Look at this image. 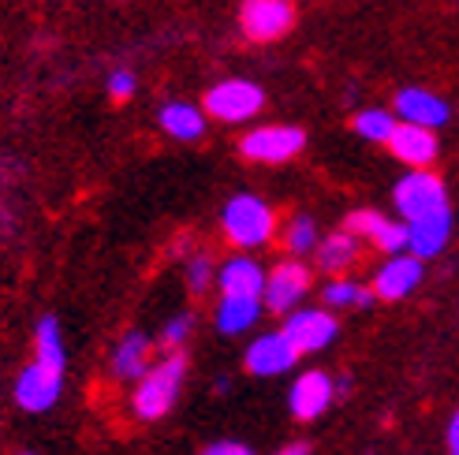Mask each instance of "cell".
Here are the masks:
<instances>
[{
  "label": "cell",
  "instance_id": "7",
  "mask_svg": "<svg viewBox=\"0 0 459 455\" xmlns=\"http://www.w3.org/2000/svg\"><path fill=\"white\" fill-rule=\"evenodd\" d=\"M310 269L299 258H288L277 269H265V291H262V306L273 313H291L299 310V303L310 295Z\"/></svg>",
  "mask_w": 459,
  "mask_h": 455
},
{
  "label": "cell",
  "instance_id": "19",
  "mask_svg": "<svg viewBox=\"0 0 459 455\" xmlns=\"http://www.w3.org/2000/svg\"><path fill=\"white\" fill-rule=\"evenodd\" d=\"M157 124L176 142H198L202 134H205V127H210V116H205L198 105L165 101V105H160V112H157Z\"/></svg>",
  "mask_w": 459,
  "mask_h": 455
},
{
  "label": "cell",
  "instance_id": "27",
  "mask_svg": "<svg viewBox=\"0 0 459 455\" xmlns=\"http://www.w3.org/2000/svg\"><path fill=\"white\" fill-rule=\"evenodd\" d=\"M191 329H195V317L191 313H176L172 322L165 325V332H160V348H165V351H183Z\"/></svg>",
  "mask_w": 459,
  "mask_h": 455
},
{
  "label": "cell",
  "instance_id": "6",
  "mask_svg": "<svg viewBox=\"0 0 459 455\" xmlns=\"http://www.w3.org/2000/svg\"><path fill=\"white\" fill-rule=\"evenodd\" d=\"M307 131L295 124H273V127H255L239 139V153L255 165H284L295 153H303Z\"/></svg>",
  "mask_w": 459,
  "mask_h": 455
},
{
  "label": "cell",
  "instance_id": "31",
  "mask_svg": "<svg viewBox=\"0 0 459 455\" xmlns=\"http://www.w3.org/2000/svg\"><path fill=\"white\" fill-rule=\"evenodd\" d=\"M277 455H310V444L307 441H291L284 451H277Z\"/></svg>",
  "mask_w": 459,
  "mask_h": 455
},
{
  "label": "cell",
  "instance_id": "24",
  "mask_svg": "<svg viewBox=\"0 0 459 455\" xmlns=\"http://www.w3.org/2000/svg\"><path fill=\"white\" fill-rule=\"evenodd\" d=\"M317 224L299 213V217H291L288 228H284V246H288V254L291 258H303V254H314V246H317Z\"/></svg>",
  "mask_w": 459,
  "mask_h": 455
},
{
  "label": "cell",
  "instance_id": "1",
  "mask_svg": "<svg viewBox=\"0 0 459 455\" xmlns=\"http://www.w3.org/2000/svg\"><path fill=\"white\" fill-rule=\"evenodd\" d=\"M183 377H187V355L183 351H169L160 362H150V370L131 392V411L143 422H160L176 407Z\"/></svg>",
  "mask_w": 459,
  "mask_h": 455
},
{
  "label": "cell",
  "instance_id": "32",
  "mask_svg": "<svg viewBox=\"0 0 459 455\" xmlns=\"http://www.w3.org/2000/svg\"><path fill=\"white\" fill-rule=\"evenodd\" d=\"M22 455H30V451H22Z\"/></svg>",
  "mask_w": 459,
  "mask_h": 455
},
{
  "label": "cell",
  "instance_id": "30",
  "mask_svg": "<svg viewBox=\"0 0 459 455\" xmlns=\"http://www.w3.org/2000/svg\"><path fill=\"white\" fill-rule=\"evenodd\" d=\"M445 441H448V455H459V411L448 418V434H445Z\"/></svg>",
  "mask_w": 459,
  "mask_h": 455
},
{
  "label": "cell",
  "instance_id": "18",
  "mask_svg": "<svg viewBox=\"0 0 459 455\" xmlns=\"http://www.w3.org/2000/svg\"><path fill=\"white\" fill-rule=\"evenodd\" d=\"M448 236H452V210L422 217V220H411L407 224V254H415L422 262L437 258L448 246Z\"/></svg>",
  "mask_w": 459,
  "mask_h": 455
},
{
  "label": "cell",
  "instance_id": "26",
  "mask_svg": "<svg viewBox=\"0 0 459 455\" xmlns=\"http://www.w3.org/2000/svg\"><path fill=\"white\" fill-rule=\"evenodd\" d=\"M213 277H217V269H213L210 254H195L187 262V288H191V295H205V291H210V284H213Z\"/></svg>",
  "mask_w": 459,
  "mask_h": 455
},
{
  "label": "cell",
  "instance_id": "3",
  "mask_svg": "<svg viewBox=\"0 0 459 455\" xmlns=\"http://www.w3.org/2000/svg\"><path fill=\"white\" fill-rule=\"evenodd\" d=\"M393 206L400 213L403 224L411 220H422L433 213H448L452 202L445 191V179L429 168H407V176L393 187Z\"/></svg>",
  "mask_w": 459,
  "mask_h": 455
},
{
  "label": "cell",
  "instance_id": "12",
  "mask_svg": "<svg viewBox=\"0 0 459 455\" xmlns=\"http://www.w3.org/2000/svg\"><path fill=\"white\" fill-rule=\"evenodd\" d=\"M336 399V384L329 373H321V370H307L291 381V389H288V407H291V415L299 418V422H314L321 418L333 407Z\"/></svg>",
  "mask_w": 459,
  "mask_h": 455
},
{
  "label": "cell",
  "instance_id": "16",
  "mask_svg": "<svg viewBox=\"0 0 459 455\" xmlns=\"http://www.w3.org/2000/svg\"><path fill=\"white\" fill-rule=\"evenodd\" d=\"M396 116H400L403 124H419V127L437 131L441 124H448L452 108H448L437 94H429V90L407 86V90H400V94H396Z\"/></svg>",
  "mask_w": 459,
  "mask_h": 455
},
{
  "label": "cell",
  "instance_id": "5",
  "mask_svg": "<svg viewBox=\"0 0 459 455\" xmlns=\"http://www.w3.org/2000/svg\"><path fill=\"white\" fill-rule=\"evenodd\" d=\"M295 19H299L295 0H243L239 4V30L255 45L281 41L284 34H291Z\"/></svg>",
  "mask_w": 459,
  "mask_h": 455
},
{
  "label": "cell",
  "instance_id": "10",
  "mask_svg": "<svg viewBox=\"0 0 459 455\" xmlns=\"http://www.w3.org/2000/svg\"><path fill=\"white\" fill-rule=\"evenodd\" d=\"M426 277V265L422 258L407 254V250H400V254H388V262L374 272V299H385V303H400L407 299L411 291H415Z\"/></svg>",
  "mask_w": 459,
  "mask_h": 455
},
{
  "label": "cell",
  "instance_id": "8",
  "mask_svg": "<svg viewBox=\"0 0 459 455\" xmlns=\"http://www.w3.org/2000/svg\"><path fill=\"white\" fill-rule=\"evenodd\" d=\"M340 325L336 317L325 310V306H307V310H291L288 322H284V336L295 344L299 355H317L325 351L333 339H336Z\"/></svg>",
  "mask_w": 459,
  "mask_h": 455
},
{
  "label": "cell",
  "instance_id": "20",
  "mask_svg": "<svg viewBox=\"0 0 459 455\" xmlns=\"http://www.w3.org/2000/svg\"><path fill=\"white\" fill-rule=\"evenodd\" d=\"M359 250H362V239L355 232H348V228H340V232L317 239L314 262L321 272H348L359 262Z\"/></svg>",
  "mask_w": 459,
  "mask_h": 455
},
{
  "label": "cell",
  "instance_id": "23",
  "mask_svg": "<svg viewBox=\"0 0 459 455\" xmlns=\"http://www.w3.org/2000/svg\"><path fill=\"white\" fill-rule=\"evenodd\" d=\"M321 303H325V310H343V306H370L374 303V291L362 288L348 277H336L325 284V291H321Z\"/></svg>",
  "mask_w": 459,
  "mask_h": 455
},
{
  "label": "cell",
  "instance_id": "21",
  "mask_svg": "<svg viewBox=\"0 0 459 455\" xmlns=\"http://www.w3.org/2000/svg\"><path fill=\"white\" fill-rule=\"evenodd\" d=\"M262 310H265L262 299H228V295H221L217 313H213V325L224 336H239V332H250V329L258 325Z\"/></svg>",
  "mask_w": 459,
  "mask_h": 455
},
{
  "label": "cell",
  "instance_id": "25",
  "mask_svg": "<svg viewBox=\"0 0 459 455\" xmlns=\"http://www.w3.org/2000/svg\"><path fill=\"white\" fill-rule=\"evenodd\" d=\"M355 131L362 134L366 142H388L393 139V131H396V116L393 112H385V108H362L355 116Z\"/></svg>",
  "mask_w": 459,
  "mask_h": 455
},
{
  "label": "cell",
  "instance_id": "4",
  "mask_svg": "<svg viewBox=\"0 0 459 455\" xmlns=\"http://www.w3.org/2000/svg\"><path fill=\"white\" fill-rule=\"evenodd\" d=\"M265 108V90L250 79H221L217 86L205 90L202 112L221 124H247Z\"/></svg>",
  "mask_w": 459,
  "mask_h": 455
},
{
  "label": "cell",
  "instance_id": "13",
  "mask_svg": "<svg viewBox=\"0 0 459 455\" xmlns=\"http://www.w3.org/2000/svg\"><path fill=\"white\" fill-rule=\"evenodd\" d=\"M343 228L355 232L359 239L374 243L377 250H385V254H400V250H407V224L385 217L377 210H355V213H348V224H343Z\"/></svg>",
  "mask_w": 459,
  "mask_h": 455
},
{
  "label": "cell",
  "instance_id": "29",
  "mask_svg": "<svg viewBox=\"0 0 459 455\" xmlns=\"http://www.w3.org/2000/svg\"><path fill=\"white\" fill-rule=\"evenodd\" d=\"M202 455H255L243 441H213V444H205Z\"/></svg>",
  "mask_w": 459,
  "mask_h": 455
},
{
  "label": "cell",
  "instance_id": "28",
  "mask_svg": "<svg viewBox=\"0 0 459 455\" xmlns=\"http://www.w3.org/2000/svg\"><path fill=\"white\" fill-rule=\"evenodd\" d=\"M105 86H108V98H112V101H127V98L134 94V86H139V79H134L127 67H120V72H112V75H108Z\"/></svg>",
  "mask_w": 459,
  "mask_h": 455
},
{
  "label": "cell",
  "instance_id": "2",
  "mask_svg": "<svg viewBox=\"0 0 459 455\" xmlns=\"http://www.w3.org/2000/svg\"><path fill=\"white\" fill-rule=\"evenodd\" d=\"M221 232L239 250H258L277 236V210L258 194H236L221 210Z\"/></svg>",
  "mask_w": 459,
  "mask_h": 455
},
{
  "label": "cell",
  "instance_id": "9",
  "mask_svg": "<svg viewBox=\"0 0 459 455\" xmlns=\"http://www.w3.org/2000/svg\"><path fill=\"white\" fill-rule=\"evenodd\" d=\"M60 392H64V370L45 366L38 358L15 377V403L30 415L49 411V407L60 399Z\"/></svg>",
  "mask_w": 459,
  "mask_h": 455
},
{
  "label": "cell",
  "instance_id": "15",
  "mask_svg": "<svg viewBox=\"0 0 459 455\" xmlns=\"http://www.w3.org/2000/svg\"><path fill=\"white\" fill-rule=\"evenodd\" d=\"M385 146L393 150V157L403 161L407 168H429L437 161V134L429 127H419V124H396L393 139Z\"/></svg>",
  "mask_w": 459,
  "mask_h": 455
},
{
  "label": "cell",
  "instance_id": "14",
  "mask_svg": "<svg viewBox=\"0 0 459 455\" xmlns=\"http://www.w3.org/2000/svg\"><path fill=\"white\" fill-rule=\"evenodd\" d=\"M213 284H217L221 295H228V299H262V291H265V269L255 258L236 254V258H228L217 269Z\"/></svg>",
  "mask_w": 459,
  "mask_h": 455
},
{
  "label": "cell",
  "instance_id": "22",
  "mask_svg": "<svg viewBox=\"0 0 459 455\" xmlns=\"http://www.w3.org/2000/svg\"><path fill=\"white\" fill-rule=\"evenodd\" d=\"M34 358L67 373V348H64V336H60V322L53 313L38 317V325H34Z\"/></svg>",
  "mask_w": 459,
  "mask_h": 455
},
{
  "label": "cell",
  "instance_id": "17",
  "mask_svg": "<svg viewBox=\"0 0 459 455\" xmlns=\"http://www.w3.org/2000/svg\"><path fill=\"white\" fill-rule=\"evenodd\" d=\"M150 362H153V339L139 329H131L120 336V344L112 348L108 366H112V377L117 381H139L150 370Z\"/></svg>",
  "mask_w": 459,
  "mask_h": 455
},
{
  "label": "cell",
  "instance_id": "11",
  "mask_svg": "<svg viewBox=\"0 0 459 455\" xmlns=\"http://www.w3.org/2000/svg\"><path fill=\"white\" fill-rule=\"evenodd\" d=\"M299 358H303V355L295 351V344L284 336V329L255 336V339H250V348H247V355H243L247 370L255 373V377H277V373H288Z\"/></svg>",
  "mask_w": 459,
  "mask_h": 455
}]
</instances>
